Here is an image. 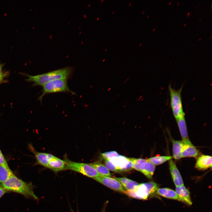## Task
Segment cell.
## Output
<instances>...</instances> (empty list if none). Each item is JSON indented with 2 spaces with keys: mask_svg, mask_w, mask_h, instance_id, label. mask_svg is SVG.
I'll use <instances>...</instances> for the list:
<instances>
[{
  "mask_svg": "<svg viewBox=\"0 0 212 212\" xmlns=\"http://www.w3.org/2000/svg\"><path fill=\"white\" fill-rule=\"evenodd\" d=\"M155 169V165L144 159L140 165L138 171H140L149 179L152 178Z\"/></svg>",
  "mask_w": 212,
  "mask_h": 212,
  "instance_id": "obj_12",
  "label": "cell"
},
{
  "mask_svg": "<svg viewBox=\"0 0 212 212\" xmlns=\"http://www.w3.org/2000/svg\"><path fill=\"white\" fill-rule=\"evenodd\" d=\"M158 15L157 16L156 18H157L158 17Z\"/></svg>",
  "mask_w": 212,
  "mask_h": 212,
  "instance_id": "obj_40",
  "label": "cell"
},
{
  "mask_svg": "<svg viewBox=\"0 0 212 212\" xmlns=\"http://www.w3.org/2000/svg\"><path fill=\"white\" fill-rule=\"evenodd\" d=\"M175 32V31L173 33V34H174Z\"/></svg>",
  "mask_w": 212,
  "mask_h": 212,
  "instance_id": "obj_37",
  "label": "cell"
},
{
  "mask_svg": "<svg viewBox=\"0 0 212 212\" xmlns=\"http://www.w3.org/2000/svg\"><path fill=\"white\" fill-rule=\"evenodd\" d=\"M64 160L66 163V170H69L79 173L94 180L101 175L89 163L74 162L67 158H65Z\"/></svg>",
  "mask_w": 212,
  "mask_h": 212,
  "instance_id": "obj_6",
  "label": "cell"
},
{
  "mask_svg": "<svg viewBox=\"0 0 212 212\" xmlns=\"http://www.w3.org/2000/svg\"><path fill=\"white\" fill-rule=\"evenodd\" d=\"M171 1H170V2L169 3L168 5H170V4H171Z\"/></svg>",
  "mask_w": 212,
  "mask_h": 212,
  "instance_id": "obj_31",
  "label": "cell"
},
{
  "mask_svg": "<svg viewBox=\"0 0 212 212\" xmlns=\"http://www.w3.org/2000/svg\"><path fill=\"white\" fill-rule=\"evenodd\" d=\"M155 29V28H154V29H153V31H154Z\"/></svg>",
  "mask_w": 212,
  "mask_h": 212,
  "instance_id": "obj_36",
  "label": "cell"
},
{
  "mask_svg": "<svg viewBox=\"0 0 212 212\" xmlns=\"http://www.w3.org/2000/svg\"><path fill=\"white\" fill-rule=\"evenodd\" d=\"M66 163L64 160L54 156L49 162L47 168L55 172L66 170Z\"/></svg>",
  "mask_w": 212,
  "mask_h": 212,
  "instance_id": "obj_15",
  "label": "cell"
},
{
  "mask_svg": "<svg viewBox=\"0 0 212 212\" xmlns=\"http://www.w3.org/2000/svg\"><path fill=\"white\" fill-rule=\"evenodd\" d=\"M179 4H180V2L178 3L177 4V6Z\"/></svg>",
  "mask_w": 212,
  "mask_h": 212,
  "instance_id": "obj_33",
  "label": "cell"
},
{
  "mask_svg": "<svg viewBox=\"0 0 212 212\" xmlns=\"http://www.w3.org/2000/svg\"><path fill=\"white\" fill-rule=\"evenodd\" d=\"M173 154L174 158L178 160L181 158L183 142L182 141L173 140Z\"/></svg>",
  "mask_w": 212,
  "mask_h": 212,
  "instance_id": "obj_19",
  "label": "cell"
},
{
  "mask_svg": "<svg viewBox=\"0 0 212 212\" xmlns=\"http://www.w3.org/2000/svg\"><path fill=\"white\" fill-rule=\"evenodd\" d=\"M7 191L1 186H0V198L6 193Z\"/></svg>",
  "mask_w": 212,
  "mask_h": 212,
  "instance_id": "obj_27",
  "label": "cell"
},
{
  "mask_svg": "<svg viewBox=\"0 0 212 212\" xmlns=\"http://www.w3.org/2000/svg\"><path fill=\"white\" fill-rule=\"evenodd\" d=\"M107 203H108L107 202H106L105 203L104 206L102 209L101 212H105L106 206H107Z\"/></svg>",
  "mask_w": 212,
  "mask_h": 212,
  "instance_id": "obj_28",
  "label": "cell"
},
{
  "mask_svg": "<svg viewBox=\"0 0 212 212\" xmlns=\"http://www.w3.org/2000/svg\"><path fill=\"white\" fill-rule=\"evenodd\" d=\"M149 16V15H148L147 17V18Z\"/></svg>",
  "mask_w": 212,
  "mask_h": 212,
  "instance_id": "obj_39",
  "label": "cell"
},
{
  "mask_svg": "<svg viewBox=\"0 0 212 212\" xmlns=\"http://www.w3.org/2000/svg\"><path fill=\"white\" fill-rule=\"evenodd\" d=\"M158 188V184L154 182L150 181L138 184L133 190H126L125 193L133 198L146 200L149 196L156 193Z\"/></svg>",
  "mask_w": 212,
  "mask_h": 212,
  "instance_id": "obj_3",
  "label": "cell"
},
{
  "mask_svg": "<svg viewBox=\"0 0 212 212\" xmlns=\"http://www.w3.org/2000/svg\"><path fill=\"white\" fill-rule=\"evenodd\" d=\"M104 159L105 160V166L108 170L115 172L118 171L116 167L112 163L109 159Z\"/></svg>",
  "mask_w": 212,
  "mask_h": 212,
  "instance_id": "obj_24",
  "label": "cell"
},
{
  "mask_svg": "<svg viewBox=\"0 0 212 212\" xmlns=\"http://www.w3.org/2000/svg\"><path fill=\"white\" fill-rule=\"evenodd\" d=\"M158 195L166 198L180 201L175 191L168 188H158L156 192Z\"/></svg>",
  "mask_w": 212,
  "mask_h": 212,
  "instance_id": "obj_16",
  "label": "cell"
},
{
  "mask_svg": "<svg viewBox=\"0 0 212 212\" xmlns=\"http://www.w3.org/2000/svg\"><path fill=\"white\" fill-rule=\"evenodd\" d=\"M175 192L180 201L188 205H192V202L190 196V192L184 185L176 187Z\"/></svg>",
  "mask_w": 212,
  "mask_h": 212,
  "instance_id": "obj_14",
  "label": "cell"
},
{
  "mask_svg": "<svg viewBox=\"0 0 212 212\" xmlns=\"http://www.w3.org/2000/svg\"><path fill=\"white\" fill-rule=\"evenodd\" d=\"M183 86L179 89L176 90L173 88L170 84L168 86L169 92L170 105L173 115L176 120L185 116L181 97Z\"/></svg>",
  "mask_w": 212,
  "mask_h": 212,
  "instance_id": "obj_4",
  "label": "cell"
},
{
  "mask_svg": "<svg viewBox=\"0 0 212 212\" xmlns=\"http://www.w3.org/2000/svg\"><path fill=\"white\" fill-rule=\"evenodd\" d=\"M201 18H200L199 20V21H200L201 20Z\"/></svg>",
  "mask_w": 212,
  "mask_h": 212,
  "instance_id": "obj_35",
  "label": "cell"
},
{
  "mask_svg": "<svg viewBox=\"0 0 212 212\" xmlns=\"http://www.w3.org/2000/svg\"><path fill=\"white\" fill-rule=\"evenodd\" d=\"M144 11H143V13H142V14H143V13H144Z\"/></svg>",
  "mask_w": 212,
  "mask_h": 212,
  "instance_id": "obj_41",
  "label": "cell"
},
{
  "mask_svg": "<svg viewBox=\"0 0 212 212\" xmlns=\"http://www.w3.org/2000/svg\"><path fill=\"white\" fill-rule=\"evenodd\" d=\"M32 151L34 154L38 164L46 168H47L50 161L55 156L49 153L37 151L33 149H32Z\"/></svg>",
  "mask_w": 212,
  "mask_h": 212,
  "instance_id": "obj_11",
  "label": "cell"
},
{
  "mask_svg": "<svg viewBox=\"0 0 212 212\" xmlns=\"http://www.w3.org/2000/svg\"><path fill=\"white\" fill-rule=\"evenodd\" d=\"M172 157L169 156H160L153 157L147 159V160L150 162L154 165L161 164L168 160L171 159Z\"/></svg>",
  "mask_w": 212,
  "mask_h": 212,
  "instance_id": "obj_22",
  "label": "cell"
},
{
  "mask_svg": "<svg viewBox=\"0 0 212 212\" xmlns=\"http://www.w3.org/2000/svg\"><path fill=\"white\" fill-rule=\"evenodd\" d=\"M169 165L171 177L175 186L183 185V181L181 174L175 164L171 159L169 160Z\"/></svg>",
  "mask_w": 212,
  "mask_h": 212,
  "instance_id": "obj_10",
  "label": "cell"
},
{
  "mask_svg": "<svg viewBox=\"0 0 212 212\" xmlns=\"http://www.w3.org/2000/svg\"><path fill=\"white\" fill-rule=\"evenodd\" d=\"M176 120L182 138V140L189 139L185 116L178 118Z\"/></svg>",
  "mask_w": 212,
  "mask_h": 212,
  "instance_id": "obj_18",
  "label": "cell"
},
{
  "mask_svg": "<svg viewBox=\"0 0 212 212\" xmlns=\"http://www.w3.org/2000/svg\"><path fill=\"white\" fill-rule=\"evenodd\" d=\"M201 39V38L199 39V40H199V41Z\"/></svg>",
  "mask_w": 212,
  "mask_h": 212,
  "instance_id": "obj_34",
  "label": "cell"
},
{
  "mask_svg": "<svg viewBox=\"0 0 212 212\" xmlns=\"http://www.w3.org/2000/svg\"><path fill=\"white\" fill-rule=\"evenodd\" d=\"M212 157L202 155L197 159L195 167L198 170H205L212 167Z\"/></svg>",
  "mask_w": 212,
  "mask_h": 212,
  "instance_id": "obj_13",
  "label": "cell"
},
{
  "mask_svg": "<svg viewBox=\"0 0 212 212\" xmlns=\"http://www.w3.org/2000/svg\"><path fill=\"white\" fill-rule=\"evenodd\" d=\"M186 24H187V23H185V24L183 26H185L186 25Z\"/></svg>",
  "mask_w": 212,
  "mask_h": 212,
  "instance_id": "obj_30",
  "label": "cell"
},
{
  "mask_svg": "<svg viewBox=\"0 0 212 212\" xmlns=\"http://www.w3.org/2000/svg\"><path fill=\"white\" fill-rule=\"evenodd\" d=\"M89 164L94 168L100 175L107 176H111L109 170L100 163L95 162Z\"/></svg>",
  "mask_w": 212,
  "mask_h": 212,
  "instance_id": "obj_20",
  "label": "cell"
},
{
  "mask_svg": "<svg viewBox=\"0 0 212 212\" xmlns=\"http://www.w3.org/2000/svg\"><path fill=\"white\" fill-rule=\"evenodd\" d=\"M115 178L121 184L126 191L133 190L139 184L135 181L125 177H115Z\"/></svg>",
  "mask_w": 212,
  "mask_h": 212,
  "instance_id": "obj_17",
  "label": "cell"
},
{
  "mask_svg": "<svg viewBox=\"0 0 212 212\" xmlns=\"http://www.w3.org/2000/svg\"><path fill=\"white\" fill-rule=\"evenodd\" d=\"M183 145L181 152V158L193 157L197 158L199 155L198 150L192 144L190 140H182Z\"/></svg>",
  "mask_w": 212,
  "mask_h": 212,
  "instance_id": "obj_9",
  "label": "cell"
},
{
  "mask_svg": "<svg viewBox=\"0 0 212 212\" xmlns=\"http://www.w3.org/2000/svg\"><path fill=\"white\" fill-rule=\"evenodd\" d=\"M0 165L9 167L0 149Z\"/></svg>",
  "mask_w": 212,
  "mask_h": 212,
  "instance_id": "obj_25",
  "label": "cell"
},
{
  "mask_svg": "<svg viewBox=\"0 0 212 212\" xmlns=\"http://www.w3.org/2000/svg\"><path fill=\"white\" fill-rule=\"evenodd\" d=\"M95 180L115 191L125 193L126 190L121 184L115 178L100 175Z\"/></svg>",
  "mask_w": 212,
  "mask_h": 212,
  "instance_id": "obj_7",
  "label": "cell"
},
{
  "mask_svg": "<svg viewBox=\"0 0 212 212\" xmlns=\"http://www.w3.org/2000/svg\"><path fill=\"white\" fill-rule=\"evenodd\" d=\"M67 80H58L46 83L42 86V93L39 98L42 102L43 97L47 94L58 92H68L73 95L75 93L69 87Z\"/></svg>",
  "mask_w": 212,
  "mask_h": 212,
  "instance_id": "obj_5",
  "label": "cell"
},
{
  "mask_svg": "<svg viewBox=\"0 0 212 212\" xmlns=\"http://www.w3.org/2000/svg\"><path fill=\"white\" fill-rule=\"evenodd\" d=\"M101 155L104 159H110L114 157H117L120 155L115 151L106 152L101 154Z\"/></svg>",
  "mask_w": 212,
  "mask_h": 212,
  "instance_id": "obj_23",
  "label": "cell"
},
{
  "mask_svg": "<svg viewBox=\"0 0 212 212\" xmlns=\"http://www.w3.org/2000/svg\"><path fill=\"white\" fill-rule=\"evenodd\" d=\"M74 68L67 67L36 75H27L26 80L34 82V86H42L49 82L58 80H67L70 77Z\"/></svg>",
  "mask_w": 212,
  "mask_h": 212,
  "instance_id": "obj_1",
  "label": "cell"
},
{
  "mask_svg": "<svg viewBox=\"0 0 212 212\" xmlns=\"http://www.w3.org/2000/svg\"><path fill=\"white\" fill-rule=\"evenodd\" d=\"M211 37H212V36H211L210 37V39H211Z\"/></svg>",
  "mask_w": 212,
  "mask_h": 212,
  "instance_id": "obj_38",
  "label": "cell"
},
{
  "mask_svg": "<svg viewBox=\"0 0 212 212\" xmlns=\"http://www.w3.org/2000/svg\"><path fill=\"white\" fill-rule=\"evenodd\" d=\"M1 186L6 191L19 194L26 198L35 200L38 199L34 193V186L32 184L24 181L13 173L6 181L1 184Z\"/></svg>",
  "mask_w": 212,
  "mask_h": 212,
  "instance_id": "obj_2",
  "label": "cell"
},
{
  "mask_svg": "<svg viewBox=\"0 0 212 212\" xmlns=\"http://www.w3.org/2000/svg\"><path fill=\"white\" fill-rule=\"evenodd\" d=\"M190 12H188L187 13V17L188 18L189 16H190Z\"/></svg>",
  "mask_w": 212,
  "mask_h": 212,
  "instance_id": "obj_29",
  "label": "cell"
},
{
  "mask_svg": "<svg viewBox=\"0 0 212 212\" xmlns=\"http://www.w3.org/2000/svg\"><path fill=\"white\" fill-rule=\"evenodd\" d=\"M109 160L118 171H126L132 169V163L128 158L120 155Z\"/></svg>",
  "mask_w": 212,
  "mask_h": 212,
  "instance_id": "obj_8",
  "label": "cell"
},
{
  "mask_svg": "<svg viewBox=\"0 0 212 212\" xmlns=\"http://www.w3.org/2000/svg\"><path fill=\"white\" fill-rule=\"evenodd\" d=\"M3 64L0 63V81L1 82L5 76L6 74L3 72L2 70Z\"/></svg>",
  "mask_w": 212,
  "mask_h": 212,
  "instance_id": "obj_26",
  "label": "cell"
},
{
  "mask_svg": "<svg viewBox=\"0 0 212 212\" xmlns=\"http://www.w3.org/2000/svg\"><path fill=\"white\" fill-rule=\"evenodd\" d=\"M199 4H198V5L195 8V9H197V8L198 7V6H199Z\"/></svg>",
  "mask_w": 212,
  "mask_h": 212,
  "instance_id": "obj_32",
  "label": "cell"
},
{
  "mask_svg": "<svg viewBox=\"0 0 212 212\" xmlns=\"http://www.w3.org/2000/svg\"><path fill=\"white\" fill-rule=\"evenodd\" d=\"M9 167L0 165V183H2L6 181L10 175L13 174Z\"/></svg>",
  "mask_w": 212,
  "mask_h": 212,
  "instance_id": "obj_21",
  "label": "cell"
}]
</instances>
